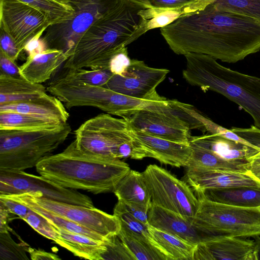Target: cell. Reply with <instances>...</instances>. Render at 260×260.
I'll return each instance as SVG.
<instances>
[{"label": "cell", "instance_id": "cell-1", "mask_svg": "<svg viewBox=\"0 0 260 260\" xmlns=\"http://www.w3.org/2000/svg\"><path fill=\"white\" fill-rule=\"evenodd\" d=\"M176 54L196 53L236 63L260 51V23L240 14L216 10L212 4L160 28Z\"/></svg>", "mask_w": 260, "mask_h": 260}, {"label": "cell", "instance_id": "cell-2", "mask_svg": "<svg viewBox=\"0 0 260 260\" xmlns=\"http://www.w3.org/2000/svg\"><path fill=\"white\" fill-rule=\"evenodd\" d=\"M149 8L145 0H120L82 36L64 68L109 69L112 56L151 18Z\"/></svg>", "mask_w": 260, "mask_h": 260}, {"label": "cell", "instance_id": "cell-3", "mask_svg": "<svg viewBox=\"0 0 260 260\" xmlns=\"http://www.w3.org/2000/svg\"><path fill=\"white\" fill-rule=\"evenodd\" d=\"M36 169L40 175L62 187L94 194L113 192L131 170L120 159L80 150L75 140L62 152L41 160Z\"/></svg>", "mask_w": 260, "mask_h": 260}, {"label": "cell", "instance_id": "cell-4", "mask_svg": "<svg viewBox=\"0 0 260 260\" xmlns=\"http://www.w3.org/2000/svg\"><path fill=\"white\" fill-rule=\"evenodd\" d=\"M186 68L183 78L189 84L206 92L219 93L236 103L249 114L260 129V78L232 70L204 54H184Z\"/></svg>", "mask_w": 260, "mask_h": 260}, {"label": "cell", "instance_id": "cell-5", "mask_svg": "<svg viewBox=\"0 0 260 260\" xmlns=\"http://www.w3.org/2000/svg\"><path fill=\"white\" fill-rule=\"evenodd\" d=\"M71 132L68 123L40 130L0 129V170L36 167L62 144Z\"/></svg>", "mask_w": 260, "mask_h": 260}, {"label": "cell", "instance_id": "cell-6", "mask_svg": "<svg viewBox=\"0 0 260 260\" xmlns=\"http://www.w3.org/2000/svg\"><path fill=\"white\" fill-rule=\"evenodd\" d=\"M199 206L192 219L207 236L254 238L260 236V206L243 207L210 201L196 194Z\"/></svg>", "mask_w": 260, "mask_h": 260}, {"label": "cell", "instance_id": "cell-7", "mask_svg": "<svg viewBox=\"0 0 260 260\" xmlns=\"http://www.w3.org/2000/svg\"><path fill=\"white\" fill-rule=\"evenodd\" d=\"M126 118L135 129L180 143L189 142L191 129L206 132L203 123L175 100L152 105Z\"/></svg>", "mask_w": 260, "mask_h": 260}, {"label": "cell", "instance_id": "cell-8", "mask_svg": "<svg viewBox=\"0 0 260 260\" xmlns=\"http://www.w3.org/2000/svg\"><path fill=\"white\" fill-rule=\"evenodd\" d=\"M120 0H70L73 14L63 21L50 25L42 37L47 49L63 51L70 56L84 32Z\"/></svg>", "mask_w": 260, "mask_h": 260}, {"label": "cell", "instance_id": "cell-9", "mask_svg": "<svg viewBox=\"0 0 260 260\" xmlns=\"http://www.w3.org/2000/svg\"><path fill=\"white\" fill-rule=\"evenodd\" d=\"M142 173L151 204L192 221L198 209L199 200L186 182L156 165H148Z\"/></svg>", "mask_w": 260, "mask_h": 260}, {"label": "cell", "instance_id": "cell-10", "mask_svg": "<svg viewBox=\"0 0 260 260\" xmlns=\"http://www.w3.org/2000/svg\"><path fill=\"white\" fill-rule=\"evenodd\" d=\"M126 118H117L108 113L98 115L75 131V141L81 150L96 155L115 158L119 146L133 140Z\"/></svg>", "mask_w": 260, "mask_h": 260}, {"label": "cell", "instance_id": "cell-11", "mask_svg": "<svg viewBox=\"0 0 260 260\" xmlns=\"http://www.w3.org/2000/svg\"><path fill=\"white\" fill-rule=\"evenodd\" d=\"M38 192L48 199L93 207L90 198L76 189L62 187L42 176L24 171L0 170V194Z\"/></svg>", "mask_w": 260, "mask_h": 260}, {"label": "cell", "instance_id": "cell-12", "mask_svg": "<svg viewBox=\"0 0 260 260\" xmlns=\"http://www.w3.org/2000/svg\"><path fill=\"white\" fill-rule=\"evenodd\" d=\"M51 25L38 9L19 0H0V27L14 39L22 51L26 43L42 35Z\"/></svg>", "mask_w": 260, "mask_h": 260}, {"label": "cell", "instance_id": "cell-13", "mask_svg": "<svg viewBox=\"0 0 260 260\" xmlns=\"http://www.w3.org/2000/svg\"><path fill=\"white\" fill-rule=\"evenodd\" d=\"M39 206L110 238L118 235L121 225L118 218L101 210L60 202L40 196L38 192L21 193Z\"/></svg>", "mask_w": 260, "mask_h": 260}, {"label": "cell", "instance_id": "cell-14", "mask_svg": "<svg viewBox=\"0 0 260 260\" xmlns=\"http://www.w3.org/2000/svg\"><path fill=\"white\" fill-rule=\"evenodd\" d=\"M169 70L148 66L142 60L132 59L122 75H114L103 87L135 98L161 101L156 88L166 78Z\"/></svg>", "mask_w": 260, "mask_h": 260}, {"label": "cell", "instance_id": "cell-15", "mask_svg": "<svg viewBox=\"0 0 260 260\" xmlns=\"http://www.w3.org/2000/svg\"><path fill=\"white\" fill-rule=\"evenodd\" d=\"M189 142L207 149L220 170L248 171L252 158L260 151L259 149L208 132L191 136Z\"/></svg>", "mask_w": 260, "mask_h": 260}, {"label": "cell", "instance_id": "cell-16", "mask_svg": "<svg viewBox=\"0 0 260 260\" xmlns=\"http://www.w3.org/2000/svg\"><path fill=\"white\" fill-rule=\"evenodd\" d=\"M133 138L132 159H156L161 164L175 167H186L191 154L189 142L180 143L165 139L130 128Z\"/></svg>", "mask_w": 260, "mask_h": 260}, {"label": "cell", "instance_id": "cell-17", "mask_svg": "<svg viewBox=\"0 0 260 260\" xmlns=\"http://www.w3.org/2000/svg\"><path fill=\"white\" fill-rule=\"evenodd\" d=\"M245 239L207 236L197 244L193 260H256L254 241Z\"/></svg>", "mask_w": 260, "mask_h": 260}, {"label": "cell", "instance_id": "cell-18", "mask_svg": "<svg viewBox=\"0 0 260 260\" xmlns=\"http://www.w3.org/2000/svg\"><path fill=\"white\" fill-rule=\"evenodd\" d=\"M186 182L197 193L207 189L247 186L260 189V179L250 170L238 172L186 168Z\"/></svg>", "mask_w": 260, "mask_h": 260}, {"label": "cell", "instance_id": "cell-19", "mask_svg": "<svg viewBox=\"0 0 260 260\" xmlns=\"http://www.w3.org/2000/svg\"><path fill=\"white\" fill-rule=\"evenodd\" d=\"M148 223L154 228L196 245L207 237L191 220L153 204L148 210Z\"/></svg>", "mask_w": 260, "mask_h": 260}, {"label": "cell", "instance_id": "cell-20", "mask_svg": "<svg viewBox=\"0 0 260 260\" xmlns=\"http://www.w3.org/2000/svg\"><path fill=\"white\" fill-rule=\"evenodd\" d=\"M69 56L62 50L46 49L32 56H27L25 62L19 67L22 78L35 83L49 80Z\"/></svg>", "mask_w": 260, "mask_h": 260}, {"label": "cell", "instance_id": "cell-21", "mask_svg": "<svg viewBox=\"0 0 260 260\" xmlns=\"http://www.w3.org/2000/svg\"><path fill=\"white\" fill-rule=\"evenodd\" d=\"M15 112L54 120L66 124L70 117L62 102L46 95L29 101L0 105V112Z\"/></svg>", "mask_w": 260, "mask_h": 260}, {"label": "cell", "instance_id": "cell-22", "mask_svg": "<svg viewBox=\"0 0 260 260\" xmlns=\"http://www.w3.org/2000/svg\"><path fill=\"white\" fill-rule=\"evenodd\" d=\"M47 90L42 84L0 74V105L38 99L46 95Z\"/></svg>", "mask_w": 260, "mask_h": 260}, {"label": "cell", "instance_id": "cell-23", "mask_svg": "<svg viewBox=\"0 0 260 260\" xmlns=\"http://www.w3.org/2000/svg\"><path fill=\"white\" fill-rule=\"evenodd\" d=\"M202 194L217 203L243 207L260 206V189L247 186L210 188L195 194Z\"/></svg>", "mask_w": 260, "mask_h": 260}, {"label": "cell", "instance_id": "cell-24", "mask_svg": "<svg viewBox=\"0 0 260 260\" xmlns=\"http://www.w3.org/2000/svg\"><path fill=\"white\" fill-rule=\"evenodd\" d=\"M59 237L56 243L68 249L75 256L90 260H102L106 249V241H100L88 236L57 228Z\"/></svg>", "mask_w": 260, "mask_h": 260}, {"label": "cell", "instance_id": "cell-25", "mask_svg": "<svg viewBox=\"0 0 260 260\" xmlns=\"http://www.w3.org/2000/svg\"><path fill=\"white\" fill-rule=\"evenodd\" d=\"M120 201L149 208L151 198L142 173L130 170L119 181L113 192Z\"/></svg>", "mask_w": 260, "mask_h": 260}, {"label": "cell", "instance_id": "cell-26", "mask_svg": "<svg viewBox=\"0 0 260 260\" xmlns=\"http://www.w3.org/2000/svg\"><path fill=\"white\" fill-rule=\"evenodd\" d=\"M148 231L154 245L169 260H193L197 245L148 225Z\"/></svg>", "mask_w": 260, "mask_h": 260}, {"label": "cell", "instance_id": "cell-27", "mask_svg": "<svg viewBox=\"0 0 260 260\" xmlns=\"http://www.w3.org/2000/svg\"><path fill=\"white\" fill-rule=\"evenodd\" d=\"M215 0H199L188 5L175 8L155 10L151 8L152 18L142 29L137 30L129 39V45L147 31L166 26L183 15L188 14L202 9Z\"/></svg>", "mask_w": 260, "mask_h": 260}, {"label": "cell", "instance_id": "cell-28", "mask_svg": "<svg viewBox=\"0 0 260 260\" xmlns=\"http://www.w3.org/2000/svg\"><path fill=\"white\" fill-rule=\"evenodd\" d=\"M63 124L58 121L27 114L0 112V129L40 130L53 128Z\"/></svg>", "mask_w": 260, "mask_h": 260}, {"label": "cell", "instance_id": "cell-29", "mask_svg": "<svg viewBox=\"0 0 260 260\" xmlns=\"http://www.w3.org/2000/svg\"><path fill=\"white\" fill-rule=\"evenodd\" d=\"M194 116L203 123L206 132L260 149V129L254 125L249 128L232 127L229 129L214 123L198 111Z\"/></svg>", "mask_w": 260, "mask_h": 260}, {"label": "cell", "instance_id": "cell-30", "mask_svg": "<svg viewBox=\"0 0 260 260\" xmlns=\"http://www.w3.org/2000/svg\"><path fill=\"white\" fill-rule=\"evenodd\" d=\"M118 236L135 260H169L148 238L121 226Z\"/></svg>", "mask_w": 260, "mask_h": 260}, {"label": "cell", "instance_id": "cell-31", "mask_svg": "<svg viewBox=\"0 0 260 260\" xmlns=\"http://www.w3.org/2000/svg\"><path fill=\"white\" fill-rule=\"evenodd\" d=\"M41 11L49 19L51 25L67 19L74 12L72 7L55 0H19Z\"/></svg>", "mask_w": 260, "mask_h": 260}, {"label": "cell", "instance_id": "cell-32", "mask_svg": "<svg viewBox=\"0 0 260 260\" xmlns=\"http://www.w3.org/2000/svg\"><path fill=\"white\" fill-rule=\"evenodd\" d=\"M211 4L217 10L240 14L260 23V0H215Z\"/></svg>", "mask_w": 260, "mask_h": 260}, {"label": "cell", "instance_id": "cell-33", "mask_svg": "<svg viewBox=\"0 0 260 260\" xmlns=\"http://www.w3.org/2000/svg\"><path fill=\"white\" fill-rule=\"evenodd\" d=\"M29 246L24 241L17 243L11 238L9 231L0 232L1 260H28L26 252Z\"/></svg>", "mask_w": 260, "mask_h": 260}, {"label": "cell", "instance_id": "cell-34", "mask_svg": "<svg viewBox=\"0 0 260 260\" xmlns=\"http://www.w3.org/2000/svg\"><path fill=\"white\" fill-rule=\"evenodd\" d=\"M113 75L109 69L85 70L81 69L68 71L64 76L83 82L95 86H104Z\"/></svg>", "mask_w": 260, "mask_h": 260}, {"label": "cell", "instance_id": "cell-35", "mask_svg": "<svg viewBox=\"0 0 260 260\" xmlns=\"http://www.w3.org/2000/svg\"><path fill=\"white\" fill-rule=\"evenodd\" d=\"M23 220L44 237L55 243L58 240L59 233L58 229L46 218L32 209Z\"/></svg>", "mask_w": 260, "mask_h": 260}, {"label": "cell", "instance_id": "cell-36", "mask_svg": "<svg viewBox=\"0 0 260 260\" xmlns=\"http://www.w3.org/2000/svg\"><path fill=\"white\" fill-rule=\"evenodd\" d=\"M113 214L118 218L121 226L127 229L134 233L148 238L153 243L148 231V225L145 224L134 217L117 204L114 208Z\"/></svg>", "mask_w": 260, "mask_h": 260}, {"label": "cell", "instance_id": "cell-37", "mask_svg": "<svg viewBox=\"0 0 260 260\" xmlns=\"http://www.w3.org/2000/svg\"><path fill=\"white\" fill-rule=\"evenodd\" d=\"M106 246L102 259L135 260L118 235L110 237L106 241Z\"/></svg>", "mask_w": 260, "mask_h": 260}, {"label": "cell", "instance_id": "cell-38", "mask_svg": "<svg viewBox=\"0 0 260 260\" xmlns=\"http://www.w3.org/2000/svg\"><path fill=\"white\" fill-rule=\"evenodd\" d=\"M0 51L15 62L22 52L12 37L3 28L1 27Z\"/></svg>", "mask_w": 260, "mask_h": 260}, {"label": "cell", "instance_id": "cell-39", "mask_svg": "<svg viewBox=\"0 0 260 260\" xmlns=\"http://www.w3.org/2000/svg\"><path fill=\"white\" fill-rule=\"evenodd\" d=\"M126 46L121 48L111 58L109 70L114 75H121L125 72L131 63Z\"/></svg>", "mask_w": 260, "mask_h": 260}, {"label": "cell", "instance_id": "cell-40", "mask_svg": "<svg viewBox=\"0 0 260 260\" xmlns=\"http://www.w3.org/2000/svg\"><path fill=\"white\" fill-rule=\"evenodd\" d=\"M117 204L134 217L145 224L149 225L148 210L149 208L140 205L125 203L120 201H118Z\"/></svg>", "mask_w": 260, "mask_h": 260}, {"label": "cell", "instance_id": "cell-41", "mask_svg": "<svg viewBox=\"0 0 260 260\" xmlns=\"http://www.w3.org/2000/svg\"><path fill=\"white\" fill-rule=\"evenodd\" d=\"M0 203L3 204L12 213L23 219L31 211L27 206L11 199L4 194H0Z\"/></svg>", "mask_w": 260, "mask_h": 260}, {"label": "cell", "instance_id": "cell-42", "mask_svg": "<svg viewBox=\"0 0 260 260\" xmlns=\"http://www.w3.org/2000/svg\"><path fill=\"white\" fill-rule=\"evenodd\" d=\"M151 8L162 10L188 5L199 0H146Z\"/></svg>", "mask_w": 260, "mask_h": 260}, {"label": "cell", "instance_id": "cell-43", "mask_svg": "<svg viewBox=\"0 0 260 260\" xmlns=\"http://www.w3.org/2000/svg\"><path fill=\"white\" fill-rule=\"evenodd\" d=\"M0 74L21 78L19 67L0 51Z\"/></svg>", "mask_w": 260, "mask_h": 260}, {"label": "cell", "instance_id": "cell-44", "mask_svg": "<svg viewBox=\"0 0 260 260\" xmlns=\"http://www.w3.org/2000/svg\"><path fill=\"white\" fill-rule=\"evenodd\" d=\"M42 36L41 35H38L26 43L24 50L28 53L27 56H34L47 49L41 38Z\"/></svg>", "mask_w": 260, "mask_h": 260}, {"label": "cell", "instance_id": "cell-45", "mask_svg": "<svg viewBox=\"0 0 260 260\" xmlns=\"http://www.w3.org/2000/svg\"><path fill=\"white\" fill-rule=\"evenodd\" d=\"M15 215L11 213L5 206L0 203V232L13 231L9 226V223Z\"/></svg>", "mask_w": 260, "mask_h": 260}, {"label": "cell", "instance_id": "cell-46", "mask_svg": "<svg viewBox=\"0 0 260 260\" xmlns=\"http://www.w3.org/2000/svg\"><path fill=\"white\" fill-rule=\"evenodd\" d=\"M28 252L32 260H58L60 257L57 254L47 252L41 249H35L29 247Z\"/></svg>", "mask_w": 260, "mask_h": 260}, {"label": "cell", "instance_id": "cell-47", "mask_svg": "<svg viewBox=\"0 0 260 260\" xmlns=\"http://www.w3.org/2000/svg\"><path fill=\"white\" fill-rule=\"evenodd\" d=\"M250 170L256 177L260 179V161L252 160Z\"/></svg>", "mask_w": 260, "mask_h": 260}, {"label": "cell", "instance_id": "cell-48", "mask_svg": "<svg viewBox=\"0 0 260 260\" xmlns=\"http://www.w3.org/2000/svg\"><path fill=\"white\" fill-rule=\"evenodd\" d=\"M255 243L256 260H260V236L253 238Z\"/></svg>", "mask_w": 260, "mask_h": 260}, {"label": "cell", "instance_id": "cell-49", "mask_svg": "<svg viewBox=\"0 0 260 260\" xmlns=\"http://www.w3.org/2000/svg\"><path fill=\"white\" fill-rule=\"evenodd\" d=\"M252 160L260 161V151L252 158Z\"/></svg>", "mask_w": 260, "mask_h": 260}, {"label": "cell", "instance_id": "cell-50", "mask_svg": "<svg viewBox=\"0 0 260 260\" xmlns=\"http://www.w3.org/2000/svg\"><path fill=\"white\" fill-rule=\"evenodd\" d=\"M56 1H57L58 2L66 4H69L70 0H55Z\"/></svg>", "mask_w": 260, "mask_h": 260}]
</instances>
